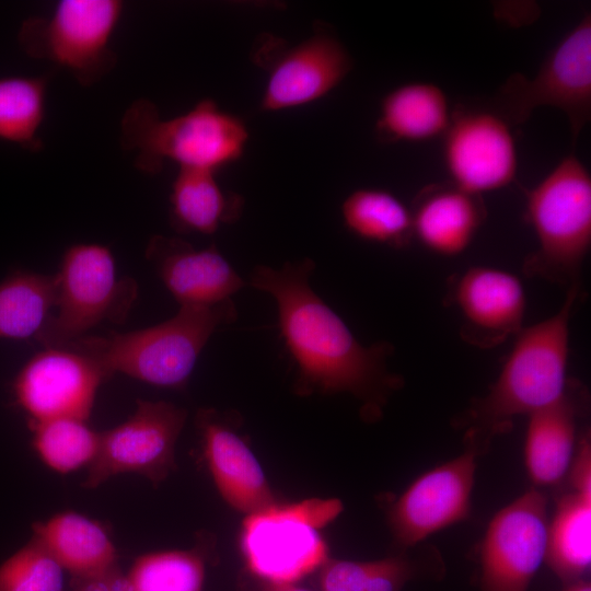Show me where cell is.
I'll return each mask as SVG.
<instances>
[{"label":"cell","instance_id":"cell-8","mask_svg":"<svg viewBox=\"0 0 591 591\" xmlns=\"http://www.w3.org/2000/svg\"><path fill=\"white\" fill-rule=\"evenodd\" d=\"M123 9L119 0H61L48 16L23 21L18 40L30 57L49 60L80 84L92 85L117 62L111 40Z\"/></svg>","mask_w":591,"mask_h":591},{"label":"cell","instance_id":"cell-32","mask_svg":"<svg viewBox=\"0 0 591 591\" xmlns=\"http://www.w3.org/2000/svg\"><path fill=\"white\" fill-rule=\"evenodd\" d=\"M412 576L413 567L405 558L378 559L366 591H399Z\"/></svg>","mask_w":591,"mask_h":591},{"label":"cell","instance_id":"cell-1","mask_svg":"<svg viewBox=\"0 0 591 591\" xmlns=\"http://www.w3.org/2000/svg\"><path fill=\"white\" fill-rule=\"evenodd\" d=\"M314 268L311 258L278 269L258 265L250 283L276 302L280 334L297 366V392L349 393L362 402L366 416L376 417L403 383L387 369L394 347L387 341L362 345L311 288Z\"/></svg>","mask_w":591,"mask_h":591},{"label":"cell","instance_id":"cell-4","mask_svg":"<svg viewBox=\"0 0 591 591\" xmlns=\"http://www.w3.org/2000/svg\"><path fill=\"white\" fill-rule=\"evenodd\" d=\"M244 121L209 99L175 117L162 118L149 100L135 101L120 124V143L136 152V166L159 173L166 162L179 169L217 172L239 160L248 141Z\"/></svg>","mask_w":591,"mask_h":591},{"label":"cell","instance_id":"cell-2","mask_svg":"<svg viewBox=\"0 0 591 591\" xmlns=\"http://www.w3.org/2000/svg\"><path fill=\"white\" fill-rule=\"evenodd\" d=\"M561 308L548 318L522 328L489 391L461 417L471 447L507 430L515 416L530 415L557 401L569 379L570 320L582 297L581 283L568 288Z\"/></svg>","mask_w":591,"mask_h":591},{"label":"cell","instance_id":"cell-31","mask_svg":"<svg viewBox=\"0 0 591 591\" xmlns=\"http://www.w3.org/2000/svg\"><path fill=\"white\" fill-rule=\"evenodd\" d=\"M376 560L357 561L329 558L318 569L321 591H366Z\"/></svg>","mask_w":591,"mask_h":591},{"label":"cell","instance_id":"cell-18","mask_svg":"<svg viewBox=\"0 0 591 591\" xmlns=\"http://www.w3.org/2000/svg\"><path fill=\"white\" fill-rule=\"evenodd\" d=\"M197 425L208 468L229 506L246 515L278 502L259 462L231 426L209 409L198 413Z\"/></svg>","mask_w":591,"mask_h":591},{"label":"cell","instance_id":"cell-22","mask_svg":"<svg viewBox=\"0 0 591 591\" xmlns=\"http://www.w3.org/2000/svg\"><path fill=\"white\" fill-rule=\"evenodd\" d=\"M450 121L444 92L432 83L414 82L384 96L375 136L382 143L426 141L444 135Z\"/></svg>","mask_w":591,"mask_h":591},{"label":"cell","instance_id":"cell-14","mask_svg":"<svg viewBox=\"0 0 591 591\" xmlns=\"http://www.w3.org/2000/svg\"><path fill=\"white\" fill-rule=\"evenodd\" d=\"M105 379L103 369L89 356L65 347L45 348L18 374L14 395L30 421L65 417L86 421Z\"/></svg>","mask_w":591,"mask_h":591},{"label":"cell","instance_id":"cell-12","mask_svg":"<svg viewBox=\"0 0 591 591\" xmlns=\"http://www.w3.org/2000/svg\"><path fill=\"white\" fill-rule=\"evenodd\" d=\"M547 526V499L538 490L499 510L482 543V591H528L545 560Z\"/></svg>","mask_w":591,"mask_h":591},{"label":"cell","instance_id":"cell-30","mask_svg":"<svg viewBox=\"0 0 591 591\" xmlns=\"http://www.w3.org/2000/svg\"><path fill=\"white\" fill-rule=\"evenodd\" d=\"M0 591H63V568L32 538L0 566Z\"/></svg>","mask_w":591,"mask_h":591},{"label":"cell","instance_id":"cell-10","mask_svg":"<svg viewBox=\"0 0 591 591\" xmlns=\"http://www.w3.org/2000/svg\"><path fill=\"white\" fill-rule=\"evenodd\" d=\"M252 59L267 71L260 99L263 111L277 112L312 103L333 91L352 69V58L331 26L315 23L314 32L296 46L263 34Z\"/></svg>","mask_w":591,"mask_h":591},{"label":"cell","instance_id":"cell-19","mask_svg":"<svg viewBox=\"0 0 591 591\" xmlns=\"http://www.w3.org/2000/svg\"><path fill=\"white\" fill-rule=\"evenodd\" d=\"M413 233L429 251L454 256L463 253L486 219L479 195L452 183L431 185L417 196L412 211Z\"/></svg>","mask_w":591,"mask_h":591},{"label":"cell","instance_id":"cell-36","mask_svg":"<svg viewBox=\"0 0 591 591\" xmlns=\"http://www.w3.org/2000/svg\"><path fill=\"white\" fill-rule=\"evenodd\" d=\"M565 591H591V586L582 579L570 583Z\"/></svg>","mask_w":591,"mask_h":591},{"label":"cell","instance_id":"cell-27","mask_svg":"<svg viewBox=\"0 0 591 591\" xmlns=\"http://www.w3.org/2000/svg\"><path fill=\"white\" fill-rule=\"evenodd\" d=\"M46 91L45 77L0 78V140L33 152L43 149L39 130L45 117Z\"/></svg>","mask_w":591,"mask_h":591},{"label":"cell","instance_id":"cell-25","mask_svg":"<svg viewBox=\"0 0 591 591\" xmlns=\"http://www.w3.org/2000/svg\"><path fill=\"white\" fill-rule=\"evenodd\" d=\"M57 275L15 271L0 282V338H37L57 303Z\"/></svg>","mask_w":591,"mask_h":591},{"label":"cell","instance_id":"cell-35","mask_svg":"<svg viewBox=\"0 0 591 591\" xmlns=\"http://www.w3.org/2000/svg\"><path fill=\"white\" fill-rule=\"evenodd\" d=\"M265 591H311L298 583L268 584Z\"/></svg>","mask_w":591,"mask_h":591},{"label":"cell","instance_id":"cell-11","mask_svg":"<svg viewBox=\"0 0 591 591\" xmlns=\"http://www.w3.org/2000/svg\"><path fill=\"white\" fill-rule=\"evenodd\" d=\"M186 417L172 403L139 399L125 422L100 433L83 487L95 488L123 473L140 474L153 485L163 482L175 467V444Z\"/></svg>","mask_w":591,"mask_h":591},{"label":"cell","instance_id":"cell-29","mask_svg":"<svg viewBox=\"0 0 591 591\" xmlns=\"http://www.w3.org/2000/svg\"><path fill=\"white\" fill-rule=\"evenodd\" d=\"M33 443L40 459L59 473H69L93 460L100 433L92 430L85 420L54 418L30 421Z\"/></svg>","mask_w":591,"mask_h":591},{"label":"cell","instance_id":"cell-20","mask_svg":"<svg viewBox=\"0 0 591 591\" xmlns=\"http://www.w3.org/2000/svg\"><path fill=\"white\" fill-rule=\"evenodd\" d=\"M580 393L578 383L569 380L561 397L529 415L524 461L535 485L556 484L570 467L581 408Z\"/></svg>","mask_w":591,"mask_h":591},{"label":"cell","instance_id":"cell-7","mask_svg":"<svg viewBox=\"0 0 591 591\" xmlns=\"http://www.w3.org/2000/svg\"><path fill=\"white\" fill-rule=\"evenodd\" d=\"M56 313L37 336L45 348L65 347L103 322L124 323L137 298V283L118 278L109 248L79 243L65 252L57 274Z\"/></svg>","mask_w":591,"mask_h":591},{"label":"cell","instance_id":"cell-33","mask_svg":"<svg viewBox=\"0 0 591 591\" xmlns=\"http://www.w3.org/2000/svg\"><path fill=\"white\" fill-rule=\"evenodd\" d=\"M69 591H134V589L127 575L116 566L96 576L74 578Z\"/></svg>","mask_w":591,"mask_h":591},{"label":"cell","instance_id":"cell-3","mask_svg":"<svg viewBox=\"0 0 591 591\" xmlns=\"http://www.w3.org/2000/svg\"><path fill=\"white\" fill-rule=\"evenodd\" d=\"M237 311L232 300L206 306H179L158 325L127 333L83 336L65 348L82 352L107 378L119 372L161 387H183L211 335L233 323Z\"/></svg>","mask_w":591,"mask_h":591},{"label":"cell","instance_id":"cell-15","mask_svg":"<svg viewBox=\"0 0 591 591\" xmlns=\"http://www.w3.org/2000/svg\"><path fill=\"white\" fill-rule=\"evenodd\" d=\"M478 450L419 476L389 511L392 533L402 546H414L433 533L465 520L471 511Z\"/></svg>","mask_w":591,"mask_h":591},{"label":"cell","instance_id":"cell-16","mask_svg":"<svg viewBox=\"0 0 591 591\" xmlns=\"http://www.w3.org/2000/svg\"><path fill=\"white\" fill-rule=\"evenodd\" d=\"M449 293L461 316V337L472 346L494 348L523 328L526 296L511 273L471 267L455 278Z\"/></svg>","mask_w":591,"mask_h":591},{"label":"cell","instance_id":"cell-13","mask_svg":"<svg viewBox=\"0 0 591 591\" xmlns=\"http://www.w3.org/2000/svg\"><path fill=\"white\" fill-rule=\"evenodd\" d=\"M443 136L444 165L456 187L480 196L514 181L517 144L508 121L493 109L456 111Z\"/></svg>","mask_w":591,"mask_h":591},{"label":"cell","instance_id":"cell-6","mask_svg":"<svg viewBox=\"0 0 591 591\" xmlns=\"http://www.w3.org/2000/svg\"><path fill=\"white\" fill-rule=\"evenodd\" d=\"M341 510L338 499L314 498L246 514L240 546L247 569L268 584L298 583L329 559L320 530Z\"/></svg>","mask_w":591,"mask_h":591},{"label":"cell","instance_id":"cell-21","mask_svg":"<svg viewBox=\"0 0 591 591\" xmlns=\"http://www.w3.org/2000/svg\"><path fill=\"white\" fill-rule=\"evenodd\" d=\"M37 541L74 578L103 573L116 566V548L102 525L76 512L59 513L33 525Z\"/></svg>","mask_w":591,"mask_h":591},{"label":"cell","instance_id":"cell-34","mask_svg":"<svg viewBox=\"0 0 591 591\" xmlns=\"http://www.w3.org/2000/svg\"><path fill=\"white\" fill-rule=\"evenodd\" d=\"M572 490L591 493V448L589 439L581 441L570 474Z\"/></svg>","mask_w":591,"mask_h":591},{"label":"cell","instance_id":"cell-17","mask_svg":"<svg viewBox=\"0 0 591 591\" xmlns=\"http://www.w3.org/2000/svg\"><path fill=\"white\" fill-rule=\"evenodd\" d=\"M146 257L179 306L215 305L244 287L215 244L198 250L179 237L154 235Z\"/></svg>","mask_w":591,"mask_h":591},{"label":"cell","instance_id":"cell-5","mask_svg":"<svg viewBox=\"0 0 591 591\" xmlns=\"http://www.w3.org/2000/svg\"><path fill=\"white\" fill-rule=\"evenodd\" d=\"M525 217L537 248L523 262V273L570 288L580 283L591 244V176L571 152L534 187L524 189Z\"/></svg>","mask_w":591,"mask_h":591},{"label":"cell","instance_id":"cell-24","mask_svg":"<svg viewBox=\"0 0 591 591\" xmlns=\"http://www.w3.org/2000/svg\"><path fill=\"white\" fill-rule=\"evenodd\" d=\"M564 582L573 583L591 564V493L563 496L547 526L545 560Z\"/></svg>","mask_w":591,"mask_h":591},{"label":"cell","instance_id":"cell-28","mask_svg":"<svg viewBox=\"0 0 591 591\" xmlns=\"http://www.w3.org/2000/svg\"><path fill=\"white\" fill-rule=\"evenodd\" d=\"M126 575L134 591H202L206 560L197 547L148 553Z\"/></svg>","mask_w":591,"mask_h":591},{"label":"cell","instance_id":"cell-26","mask_svg":"<svg viewBox=\"0 0 591 591\" xmlns=\"http://www.w3.org/2000/svg\"><path fill=\"white\" fill-rule=\"evenodd\" d=\"M341 217L346 228L366 241L402 248L414 236L412 211L383 189L352 192L341 205Z\"/></svg>","mask_w":591,"mask_h":591},{"label":"cell","instance_id":"cell-23","mask_svg":"<svg viewBox=\"0 0 591 591\" xmlns=\"http://www.w3.org/2000/svg\"><path fill=\"white\" fill-rule=\"evenodd\" d=\"M171 222L181 232L212 234L222 224L239 220L244 207L241 195L224 190L216 172L179 169L170 195Z\"/></svg>","mask_w":591,"mask_h":591},{"label":"cell","instance_id":"cell-9","mask_svg":"<svg viewBox=\"0 0 591 591\" xmlns=\"http://www.w3.org/2000/svg\"><path fill=\"white\" fill-rule=\"evenodd\" d=\"M493 111L520 125L540 106L561 111L576 142L591 117V14L586 12L544 60L534 78L511 74L493 97Z\"/></svg>","mask_w":591,"mask_h":591}]
</instances>
